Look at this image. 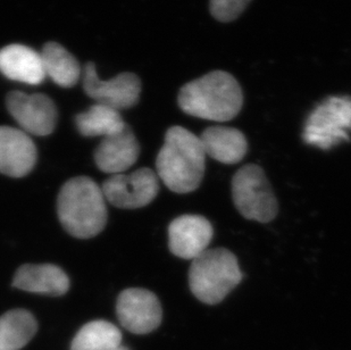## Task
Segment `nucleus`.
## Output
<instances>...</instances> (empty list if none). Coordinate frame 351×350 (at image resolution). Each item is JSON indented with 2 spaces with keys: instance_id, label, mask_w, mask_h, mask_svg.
Returning a JSON list of instances; mask_svg holds the SVG:
<instances>
[{
  "instance_id": "a211bd4d",
  "label": "nucleus",
  "mask_w": 351,
  "mask_h": 350,
  "mask_svg": "<svg viewBox=\"0 0 351 350\" xmlns=\"http://www.w3.org/2000/svg\"><path fill=\"white\" fill-rule=\"evenodd\" d=\"M37 330V320L30 312H7L0 317V349H22L36 336Z\"/></svg>"
},
{
  "instance_id": "f8f14e48",
  "label": "nucleus",
  "mask_w": 351,
  "mask_h": 350,
  "mask_svg": "<svg viewBox=\"0 0 351 350\" xmlns=\"http://www.w3.org/2000/svg\"><path fill=\"white\" fill-rule=\"evenodd\" d=\"M37 149L30 137L22 130L0 126V173L22 178L34 170Z\"/></svg>"
},
{
  "instance_id": "9d476101",
  "label": "nucleus",
  "mask_w": 351,
  "mask_h": 350,
  "mask_svg": "<svg viewBox=\"0 0 351 350\" xmlns=\"http://www.w3.org/2000/svg\"><path fill=\"white\" fill-rule=\"evenodd\" d=\"M117 313L122 327L132 334H150L162 323V311L158 298L152 291L141 288H130L121 292Z\"/></svg>"
},
{
  "instance_id": "aec40b11",
  "label": "nucleus",
  "mask_w": 351,
  "mask_h": 350,
  "mask_svg": "<svg viewBox=\"0 0 351 350\" xmlns=\"http://www.w3.org/2000/svg\"><path fill=\"white\" fill-rule=\"evenodd\" d=\"M122 334L107 320H93L86 324L72 341L71 350H114L121 346Z\"/></svg>"
},
{
  "instance_id": "6e6552de",
  "label": "nucleus",
  "mask_w": 351,
  "mask_h": 350,
  "mask_svg": "<svg viewBox=\"0 0 351 350\" xmlns=\"http://www.w3.org/2000/svg\"><path fill=\"white\" fill-rule=\"evenodd\" d=\"M83 88L86 95L97 104L108 106L117 110L131 108L139 102L141 82L133 73H121L113 79H100L93 63L83 69Z\"/></svg>"
},
{
  "instance_id": "412c9836",
  "label": "nucleus",
  "mask_w": 351,
  "mask_h": 350,
  "mask_svg": "<svg viewBox=\"0 0 351 350\" xmlns=\"http://www.w3.org/2000/svg\"><path fill=\"white\" fill-rule=\"evenodd\" d=\"M252 0H210L213 16L221 22H231L241 15Z\"/></svg>"
},
{
  "instance_id": "1a4fd4ad",
  "label": "nucleus",
  "mask_w": 351,
  "mask_h": 350,
  "mask_svg": "<svg viewBox=\"0 0 351 350\" xmlns=\"http://www.w3.org/2000/svg\"><path fill=\"white\" fill-rule=\"evenodd\" d=\"M7 109L20 124L22 131L34 136H48L57 123L56 105L43 93L27 95L12 91L6 100Z\"/></svg>"
},
{
  "instance_id": "2eb2a0df",
  "label": "nucleus",
  "mask_w": 351,
  "mask_h": 350,
  "mask_svg": "<svg viewBox=\"0 0 351 350\" xmlns=\"http://www.w3.org/2000/svg\"><path fill=\"white\" fill-rule=\"evenodd\" d=\"M13 285L27 292L63 296L70 289V280L56 265L25 264L15 273Z\"/></svg>"
},
{
  "instance_id": "20e7f679",
  "label": "nucleus",
  "mask_w": 351,
  "mask_h": 350,
  "mask_svg": "<svg viewBox=\"0 0 351 350\" xmlns=\"http://www.w3.org/2000/svg\"><path fill=\"white\" fill-rule=\"evenodd\" d=\"M238 259L226 248L207 249L191 263L190 290L204 304H219L241 282Z\"/></svg>"
},
{
  "instance_id": "9b49d317",
  "label": "nucleus",
  "mask_w": 351,
  "mask_h": 350,
  "mask_svg": "<svg viewBox=\"0 0 351 350\" xmlns=\"http://www.w3.org/2000/svg\"><path fill=\"white\" fill-rule=\"evenodd\" d=\"M214 230L207 218L200 215H181L169 226V247L173 255L193 261L207 250Z\"/></svg>"
},
{
  "instance_id": "f03ea898",
  "label": "nucleus",
  "mask_w": 351,
  "mask_h": 350,
  "mask_svg": "<svg viewBox=\"0 0 351 350\" xmlns=\"http://www.w3.org/2000/svg\"><path fill=\"white\" fill-rule=\"evenodd\" d=\"M242 104L241 86L234 76L224 71H214L193 80L179 93V106L183 112L214 122L234 119Z\"/></svg>"
},
{
  "instance_id": "dca6fc26",
  "label": "nucleus",
  "mask_w": 351,
  "mask_h": 350,
  "mask_svg": "<svg viewBox=\"0 0 351 350\" xmlns=\"http://www.w3.org/2000/svg\"><path fill=\"white\" fill-rule=\"evenodd\" d=\"M199 139L206 156L223 164L241 162L248 150L245 135L229 126H209Z\"/></svg>"
},
{
  "instance_id": "4468645a",
  "label": "nucleus",
  "mask_w": 351,
  "mask_h": 350,
  "mask_svg": "<svg viewBox=\"0 0 351 350\" xmlns=\"http://www.w3.org/2000/svg\"><path fill=\"white\" fill-rule=\"evenodd\" d=\"M0 72L7 79L36 86L46 79L41 54L24 45H10L0 50Z\"/></svg>"
},
{
  "instance_id": "4be33fe9",
  "label": "nucleus",
  "mask_w": 351,
  "mask_h": 350,
  "mask_svg": "<svg viewBox=\"0 0 351 350\" xmlns=\"http://www.w3.org/2000/svg\"><path fill=\"white\" fill-rule=\"evenodd\" d=\"M114 350H129V349H128V348H125V347H122V346H119V347H117V349H114Z\"/></svg>"
},
{
  "instance_id": "39448f33",
  "label": "nucleus",
  "mask_w": 351,
  "mask_h": 350,
  "mask_svg": "<svg viewBox=\"0 0 351 350\" xmlns=\"http://www.w3.org/2000/svg\"><path fill=\"white\" fill-rule=\"evenodd\" d=\"M351 96H331L318 104L306 119L302 139L307 145L330 150L350 140Z\"/></svg>"
},
{
  "instance_id": "7ed1b4c3",
  "label": "nucleus",
  "mask_w": 351,
  "mask_h": 350,
  "mask_svg": "<svg viewBox=\"0 0 351 350\" xmlns=\"http://www.w3.org/2000/svg\"><path fill=\"white\" fill-rule=\"evenodd\" d=\"M60 223L75 238H93L107 222L106 199L101 187L86 176L71 178L57 199Z\"/></svg>"
},
{
  "instance_id": "423d86ee",
  "label": "nucleus",
  "mask_w": 351,
  "mask_h": 350,
  "mask_svg": "<svg viewBox=\"0 0 351 350\" xmlns=\"http://www.w3.org/2000/svg\"><path fill=\"white\" fill-rule=\"evenodd\" d=\"M232 198L239 213L252 221L269 223L278 215V200L262 167L248 164L232 178Z\"/></svg>"
},
{
  "instance_id": "f3484780",
  "label": "nucleus",
  "mask_w": 351,
  "mask_h": 350,
  "mask_svg": "<svg viewBox=\"0 0 351 350\" xmlns=\"http://www.w3.org/2000/svg\"><path fill=\"white\" fill-rule=\"evenodd\" d=\"M43 70L57 86L72 88L81 76V67L77 58L57 43H48L41 51Z\"/></svg>"
},
{
  "instance_id": "5701e85b",
  "label": "nucleus",
  "mask_w": 351,
  "mask_h": 350,
  "mask_svg": "<svg viewBox=\"0 0 351 350\" xmlns=\"http://www.w3.org/2000/svg\"><path fill=\"white\" fill-rule=\"evenodd\" d=\"M0 350H1V349H0Z\"/></svg>"
},
{
  "instance_id": "ddd939ff",
  "label": "nucleus",
  "mask_w": 351,
  "mask_h": 350,
  "mask_svg": "<svg viewBox=\"0 0 351 350\" xmlns=\"http://www.w3.org/2000/svg\"><path fill=\"white\" fill-rule=\"evenodd\" d=\"M139 154V142L126 126L122 131L104 138L95 152V162L103 172L122 174L136 164Z\"/></svg>"
},
{
  "instance_id": "6ab92c4d",
  "label": "nucleus",
  "mask_w": 351,
  "mask_h": 350,
  "mask_svg": "<svg viewBox=\"0 0 351 350\" xmlns=\"http://www.w3.org/2000/svg\"><path fill=\"white\" fill-rule=\"evenodd\" d=\"M75 124L82 136L105 137L122 131L126 123L117 109L96 104L75 117Z\"/></svg>"
},
{
  "instance_id": "0eeeda50",
  "label": "nucleus",
  "mask_w": 351,
  "mask_h": 350,
  "mask_svg": "<svg viewBox=\"0 0 351 350\" xmlns=\"http://www.w3.org/2000/svg\"><path fill=\"white\" fill-rule=\"evenodd\" d=\"M101 190L107 202L119 209H141L158 195V178L153 170L143 167L130 174L110 176L104 182Z\"/></svg>"
},
{
  "instance_id": "f257e3e1",
  "label": "nucleus",
  "mask_w": 351,
  "mask_h": 350,
  "mask_svg": "<svg viewBox=\"0 0 351 350\" xmlns=\"http://www.w3.org/2000/svg\"><path fill=\"white\" fill-rule=\"evenodd\" d=\"M205 150L195 133L182 126L167 130L156 159L157 174L176 194L195 191L202 183L206 166Z\"/></svg>"
}]
</instances>
